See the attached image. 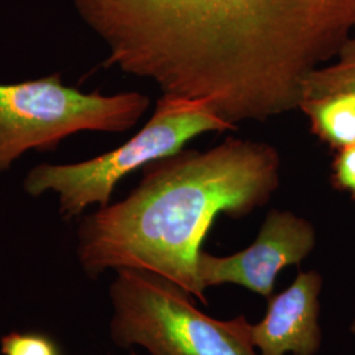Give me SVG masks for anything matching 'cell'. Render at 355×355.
I'll use <instances>...</instances> for the list:
<instances>
[{
    "mask_svg": "<svg viewBox=\"0 0 355 355\" xmlns=\"http://www.w3.org/2000/svg\"><path fill=\"white\" fill-rule=\"evenodd\" d=\"M334 58L336 61L318 67L305 79L300 103L355 89V32L346 40Z\"/></svg>",
    "mask_w": 355,
    "mask_h": 355,
    "instance_id": "cell-9",
    "label": "cell"
},
{
    "mask_svg": "<svg viewBox=\"0 0 355 355\" xmlns=\"http://www.w3.org/2000/svg\"><path fill=\"white\" fill-rule=\"evenodd\" d=\"M232 129L207 103L162 94L149 121L125 144L82 162H42L28 171L23 187L33 198L55 192L61 215L70 220L89 205L107 207L120 180L136 170L177 154L200 135Z\"/></svg>",
    "mask_w": 355,
    "mask_h": 355,
    "instance_id": "cell-3",
    "label": "cell"
},
{
    "mask_svg": "<svg viewBox=\"0 0 355 355\" xmlns=\"http://www.w3.org/2000/svg\"><path fill=\"white\" fill-rule=\"evenodd\" d=\"M350 331L355 336V318L354 320L352 321V324H350Z\"/></svg>",
    "mask_w": 355,
    "mask_h": 355,
    "instance_id": "cell-12",
    "label": "cell"
},
{
    "mask_svg": "<svg viewBox=\"0 0 355 355\" xmlns=\"http://www.w3.org/2000/svg\"><path fill=\"white\" fill-rule=\"evenodd\" d=\"M3 355H61L51 338L41 333L13 331L1 338Z\"/></svg>",
    "mask_w": 355,
    "mask_h": 355,
    "instance_id": "cell-10",
    "label": "cell"
},
{
    "mask_svg": "<svg viewBox=\"0 0 355 355\" xmlns=\"http://www.w3.org/2000/svg\"><path fill=\"white\" fill-rule=\"evenodd\" d=\"M279 183V153L266 142L229 137L204 152L180 150L144 167L124 200L82 218L79 261L91 277L150 271L207 305L196 262L216 217L250 215Z\"/></svg>",
    "mask_w": 355,
    "mask_h": 355,
    "instance_id": "cell-2",
    "label": "cell"
},
{
    "mask_svg": "<svg viewBox=\"0 0 355 355\" xmlns=\"http://www.w3.org/2000/svg\"><path fill=\"white\" fill-rule=\"evenodd\" d=\"M308 117L311 132L338 152L355 144V89L303 101L299 108Z\"/></svg>",
    "mask_w": 355,
    "mask_h": 355,
    "instance_id": "cell-8",
    "label": "cell"
},
{
    "mask_svg": "<svg viewBox=\"0 0 355 355\" xmlns=\"http://www.w3.org/2000/svg\"><path fill=\"white\" fill-rule=\"evenodd\" d=\"M105 66L207 103L236 127L297 110L355 32V0H73Z\"/></svg>",
    "mask_w": 355,
    "mask_h": 355,
    "instance_id": "cell-1",
    "label": "cell"
},
{
    "mask_svg": "<svg viewBox=\"0 0 355 355\" xmlns=\"http://www.w3.org/2000/svg\"><path fill=\"white\" fill-rule=\"evenodd\" d=\"M149 107L145 94H86L66 86L61 73L0 83V175L26 152H54L73 135L128 132Z\"/></svg>",
    "mask_w": 355,
    "mask_h": 355,
    "instance_id": "cell-5",
    "label": "cell"
},
{
    "mask_svg": "<svg viewBox=\"0 0 355 355\" xmlns=\"http://www.w3.org/2000/svg\"><path fill=\"white\" fill-rule=\"evenodd\" d=\"M330 183L336 190L347 193L355 200V144L336 153Z\"/></svg>",
    "mask_w": 355,
    "mask_h": 355,
    "instance_id": "cell-11",
    "label": "cell"
},
{
    "mask_svg": "<svg viewBox=\"0 0 355 355\" xmlns=\"http://www.w3.org/2000/svg\"><path fill=\"white\" fill-rule=\"evenodd\" d=\"M133 355H135V354H133Z\"/></svg>",
    "mask_w": 355,
    "mask_h": 355,
    "instance_id": "cell-13",
    "label": "cell"
},
{
    "mask_svg": "<svg viewBox=\"0 0 355 355\" xmlns=\"http://www.w3.org/2000/svg\"><path fill=\"white\" fill-rule=\"evenodd\" d=\"M116 271L110 295L117 346L137 345L152 355H259L246 316L209 318L191 293L164 277L137 268Z\"/></svg>",
    "mask_w": 355,
    "mask_h": 355,
    "instance_id": "cell-4",
    "label": "cell"
},
{
    "mask_svg": "<svg viewBox=\"0 0 355 355\" xmlns=\"http://www.w3.org/2000/svg\"><path fill=\"white\" fill-rule=\"evenodd\" d=\"M316 229L291 211L272 209L255 241L239 253L217 257L202 250L198 257V279L204 290L237 284L270 299L284 267L300 265L316 246Z\"/></svg>",
    "mask_w": 355,
    "mask_h": 355,
    "instance_id": "cell-6",
    "label": "cell"
},
{
    "mask_svg": "<svg viewBox=\"0 0 355 355\" xmlns=\"http://www.w3.org/2000/svg\"><path fill=\"white\" fill-rule=\"evenodd\" d=\"M318 271H300L291 286L267 299L266 316L252 324V341L259 355H318L322 343Z\"/></svg>",
    "mask_w": 355,
    "mask_h": 355,
    "instance_id": "cell-7",
    "label": "cell"
}]
</instances>
